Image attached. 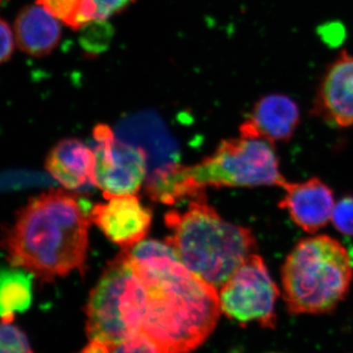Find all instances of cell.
I'll list each match as a JSON object with an SVG mask.
<instances>
[{"mask_svg":"<svg viewBox=\"0 0 353 353\" xmlns=\"http://www.w3.org/2000/svg\"><path fill=\"white\" fill-rule=\"evenodd\" d=\"M143 285L141 333L163 353H190L217 326L219 290L190 270L168 243L143 241L128 250Z\"/></svg>","mask_w":353,"mask_h":353,"instance_id":"1","label":"cell"},{"mask_svg":"<svg viewBox=\"0 0 353 353\" xmlns=\"http://www.w3.org/2000/svg\"><path fill=\"white\" fill-rule=\"evenodd\" d=\"M90 225V212L78 197L50 190L18 211L1 236L0 248L12 268L52 282L85 267Z\"/></svg>","mask_w":353,"mask_h":353,"instance_id":"2","label":"cell"},{"mask_svg":"<svg viewBox=\"0 0 353 353\" xmlns=\"http://www.w3.org/2000/svg\"><path fill=\"white\" fill-rule=\"evenodd\" d=\"M287 182L273 143L241 136L223 141L212 155L194 166L178 164L146 179V192L153 201L174 204L208 187L283 189Z\"/></svg>","mask_w":353,"mask_h":353,"instance_id":"3","label":"cell"},{"mask_svg":"<svg viewBox=\"0 0 353 353\" xmlns=\"http://www.w3.org/2000/svg\"><path fill=\"white\" fill-rule=\"evenodd\" d=\"M170 230L166 243L187 268L219 290L250 254L257 241L252 230L223 219L203 192L185 212L165 215Z\"/></svg>","mask_w":353,"mask_h":353,"instance_id":"4","label":"cell"},{"mask_svg":"<svg viewBox=\"0 0 353 353\" xmlns=\"http://www.w3.org/2000/svg\"><path fill=\"white\" fill-rule=\"evenodd\" d=\"M283 296L292 315L331 312L347 296L353 278L352 257L326 234L296 243L282 267Z\"/></svg>","mask_w":353,"mask_h":353,"instance_id":"5","label":"cell"},{"mask_svg":"<svg viewBox=\"0 0 353 353\" xmlns=\"http://www.w3.org/2000/svg\"><path fill=\"white\" fill-rule=\"evenodd\" d=\"M143 287L138 271L123 250L111 260L90 294L87 334L90 340L114 345L141 333Z\"/></svg>","mask_w":353,"mask_h":353,"instance_id":"6","label":"cell"},{"mask_svg":"<svg viewBox=\"0 0 353 353\" xmlns=\"http://www.w3.org/2000/svg\"><path fill=\"white\" fill-rule=\"evenodd\" d=\"M280 290L263 259L252 253L219 290L221 311L241 326L256 323L274 330Z\"/></svg>","mask_w":353,"mask_h":353,"instance_id":"7","label":"cell"},{"mask_svg":"<svg viewBox=\"0 0 353 353\" xmlns=\"http://www.w3.org/2000/svg\"><path fill=\"white\" fill-rule=\"evenodd\" d=\"M95 187L105 199L134 194L148 176V158L143 148L117 139L108 125L95 126Z\"/></svg>","mask_w":353,"mask_h":353,"instance_id":"8","label":"cell"},{"mask_svg":"<svg viewBox=\"0 0 353 353\" xmlns=\"http://www.w3.org/2000/svg\"><path fill=\"white\" fill-rule=\"evenodd\" d=\"M90 219L113 243L128 250L145 240L152 213L134 194H126L111 197L108 203L95 204Z\"/></svg>","mask_w":353,"mask_h":353,"instance_id":"9","label":"cell"},{"mask_svg":"<svg viewBox=\"0 0 353 353\" xmlns=\"http://www.w3.org/2000/svg\"><path fill=\"white\" fill-rule=\"evenodd\" d=\"M312 113L330 126H353V55L347 50L341 51L325 70Z\"/></svg>","mask_w":353,"mask_h":353,"instance_id":"10","label":"cell"},{"mask_svg":"<svg viewBox=\"0 0 353 353\" xmlns=\"http://www.w3.org/2000/svg\"><path fill=\"white\" fill-rule=\"evenodd\" d=\"M283 190L284 196L279 206L287 211L292 222L306 233H317L331 221L336 204L334 192L320 179L287 182Z\"/></svg>","mask_w":353,"mask_h":353,"instance_id":"11","label":"cell"},{"mask_svg":"<svg viewBox=\"0 0 353 353\" xmlns=\"http://www.w3.org/2000/svg\"><path fill=\"white\" fill-rule=\"evenodd\" d=\"M301 122V110L294 99L281 94L261 97L241 126V136L271 143L289 141Z\"/></svg>","mask_w":353,"mask_h":353,"instance_id":"12","label":"cell"},{"mask_svg":"<svg viewBox=\"0 0 353 353\" xmlns=\"http://www.w3.org/2000/svg\"><path fill=\"white\" fill-rule=\"evenodd\" d=\"M46 168L58 183L68 190L95 185V155L78 139H64L46 157Z\"/></svg>","mask_w":353,"mask_h":353,"instance_id":"13","label":"cell"},{"mask_svg":"<svg viewBox=\"0 0 353 353\" xmlns=\"http://www.w3.org/2000/svg\"><path fill=\"white\" fill-rule=\"evenodd\" d=\"M14 28L18 48L31 57L50 54L61 39L60 21L38 3L24 7L18 13Z\"/></svg>","mask_w":353,"mask_h":353,"instance_id":"14","label":"cell"},{"mask_svg":"<svg viewBox=\"0 0 353 353\" xmlns=\"http://www.w3.org/2000/svg\"><path fill=\"white\" fill-rule=\"evenodd\" d=\"M22 269L0 270V319L13 322L15 314L24 312L32 303V279Z\"/></svg>","mask_w":353,"mask_h":353,"instance_id":"15","label":"cell"},{"mask_svg":"<svg viewBox=\"0 0 353 353\" xmlns=\"http://www.w3.org/2000/svg\"><path fill=\"white\" fill-rule=\"evenodd\" d=\"M79 38L85 55L95 57L108 50L112 41L114 29L106 20L95 19L80 30Z\"/></svg>","mask_w":353,"mask_h":353,"instance_id":"16","label":"cell"},{"mask_svg":"<svg viewBox=\"0 0 353 353\" xmlns=\"http://www.w3.org/2000/svg\"><path fill=\"white\" fill-rule=\"evenodd\" d=\"M0 353H34L27 334L12 322H0Z\"/></svg>","mask_w":353,"mask_h":353,"instance_id":"17","label":"cell"},{"mask_svg":"<svg viewBox=\"0 0 353 353\" xmlns=\"http://www.w3.org/2000/svg\"><path fill=\"white\" fill-rule=\"evenodd\" d=\"M83 0H37L51 15L74 31H78L77 20Z\"/></svg>","mask_w":353,"mask_h":353,"instance_id":"18","label":"cell"},{"mask_svg":"<svg viewBox=\"0 0 353 353\" xmlns=\"http://www.w3.org/2000/svg\"><path fill=\"white\" fill-rule=\"evenodd\" d=\"M331 221L341 234L353 236V196L343 197L334 204Z\"/></svg>","mask_w":353,"mask_h":353,"instance_id":"19","label":"cell"},{"mask_svg":"<svg viewBox=\"0 0 353 353\" xmlns=\"http://www.w3.org/2000/svg\"><path fill=\"white\" fill-rule=\"evenodd\" d=\"M110 353H163L145 334L139 333L114 345Z\"/></svg>","mask_w":353,"mask_h":353,"instance_id":"20","label":"cell"},{"mask_svg":"<svg viewBox=\"0 0 353 353\" xmlns=\"http://www.w3.org/2000/svg\"><path fill=\"white\" fill-rule=\"evenodd\" d=\"M97 7V19L108 20L111 16L126 10L134 0H94Z\"/></svg>","mask_w":353,"mask_h":353,"instance_id":"21","label":"cell"},{"mask_svg":"<svg viewBox=\"0 0 353 353\" xmlns=\"http://www.w3.org/2000/svg\"><path fill=\"white\" fill-rule=\"evenodd\" d=\"M14 38L12 30L6 21L0 18V65L6 63L12 57Z\"/></svg>","mask_w":353,"mask_h":353,"instance_id":"22","label":"cell"},{"mask_svg":"<svg viewBox=\"0 0 353 353\" xmlns=\"http://www.w3.org/2000/svg\"><path fill=\"white\" fill-rule=\"evenodd\" d=\"M112 345L99 340H90L80 353H110Z\"/></svg>","mask_w":353,"mask_h":353,"instance_id":"23","label":"cell"},{"mask_svg":"<svg viewBox=\"0 0 353 353\" xmlns=\"http://www.w3.org/2000/svg\"><path fill=\"white\" fill-rule=\"evenodd\" d=\"M2 1H4V0H0V4H1Z\"/></svg>","mask_w":353,"mask_h":353,"instance_id":"24","label":"cell"},{"mask_svg":"<svg viewBox=\"0 0 353 353\" xmlns=\"http://www.w3.org/2000/svg\"><path fill=\"white\" fill-rule=\"evenodd\" d=\"M270 353H282V352H270Z\"/></svg>","mask_w":353,"mask_h":353,"instance_id":"25","label":"cell"}]
</instances>
